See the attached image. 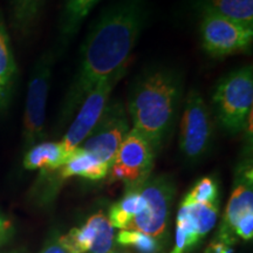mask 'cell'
<instances>
[{
	"instance_id": "6da1fadb",
	"label": "cell",
	"mask_w": 253,
	"mask_h": 253,
	"mask_svg": "<svg viewBox=\"0 0 253 253\" xmlns=\"http://www.w3.org/2000/svg\"><path fill=\"white\" fill-rule=\"evenodd\" d=\"M148 18V0H115L101 12L84 41L78 68L60 106L59 130L100 81L128 65Z\"/></svg>"
},
{
	"instance_id": "7a4b0ae2",
	"label": "cell",
	"mask_w": 253,
	"mask_h": 253,
	"mask_svg": "<svg viewBox=\"0 0 253 253\" xmlns=\"http://www.w3.org/2000/svg\"><path fill=\"white\" fill-rule=\"evenodd\" d=\"M183 100V73L171 66H151L132 80L126 104L131 128L150 142L155 153L175 130Z\"/></svg>"
},
{
	"instance_id": "3957f363",
	"label": "cell",
	"mask_w": 253,
	"mask_h": 253,
	"mask_svg": "<svg viewBox=\"0 0 253 253\" xmlns=\"http://www.w3.org/2000/svg\"><path fill=\"white\" fill-rule=\"evenodd\" d=\"M212 114L231 135L243 131L253 107V68L246 65L219 79L212 93Z\"/></svg>"
},
{
	"instance_id": "277c9868",
	"label": "cell",
	"mask_w": 253,
	"mask_h": 253,
	"mask_svg": "<svg viewBox=\"0 0 253 253\" xmlns=\"http://www.w3.org/2000/svg\"><path fill=\"white\" fill-rule=\"evenodd\" d=\"M178 130L179 151L188 162H199L211 150L216 131L214 116L197 88H190L184 96Z\"/></svg>"
},
{
	"instance_id": "5b68a950",
	"label": "cell",
	"mask_w": 253,
	"mask_h": 253,
	"mask_svg": "<svg viewBox=\"0 0 253 253\" xmlns=\"http://www.w3.org/2000/svg\"><path fill=\"white\" fill-rule=\"evenodd\" d=\"M55 56L54 49L47 50L37 60L32 69L23 120L25 149H30L46 137L47 100L52 84Z\"/></svg>"
},
{
	"instance_id": "8992f818",
	"label": "cell",
	"mask_w": 253,
	"mask_h": 253,
	"mask_svg": "<svg viewBox=\"0 0 253 253\" xmlns=\"http://www.w3.org/2000/svg\"><path fill=\"white\" fill-rule=\"evenodd\" d=\"M131 129L126 104L121 100H110L99 121L80 148L96 157L100 162L112 167L116 154Z\"/></svg>"
},
{
	"instance_id": "52a82bcc",
	"label": "cell",
	"mask_w": 253,
	"mask_h": 253,
	"mask_svg": "<svg viewBox=\"0 0 253 253\" xmlns=\"http://www.w3.org/2000/svg\"><path fill=\"white\" fill-rule=\"evenodd\" d=\"M126 71H128V65H125L110 77L103 79L82 101L75 115L73 116L67 131L60 141L68 157L86 140L91 129L102 116L107 104L110 101V95L114 88L125 78Z\"/></svg>"
},
{
	"instance_id": "ba28073f",
	"label": "cell",
	"mask_w": 253,
	"mask_h": 253,
	"mask_svg": "<svg viewBox=\"0 0 253 253\" xmlns=\"http://www.w3.org/2000/svg\"><path fill=\"white\" fill-rule=\"evenodd\" d=\"M147 201V207L132 219L126 230H135L160 239L169 223L176 185L171 177L158 175L149 177L138 186Z\"/></svg>"
},
{
	"instance_id": "9c48e42d",
	"label": "cell",
	"mask_w": 253,
	"mask_h": 253,
	"mask_svg": "<svg viewBox=\"0 0 253 253\" xmlns=\"http://www.w3.org/2000/svg\"><path fill=\"white\" fill-rule=\"evenodd\" d=\"M155 154L150 142L131 128L110 167L109 183L123 182L128 189L142 185L151 175Z\"/></svg>"
},
{
	"instance_id": "30bf717a",
	"label": "cell",
	"mask_w": 253,
	"mask_h": 253,
	"mask_svg": "<svg viewBox=\"0 0 253 253\" xmlns=\"http://www.w3.org/2000/svg\"><path fill=\"white\" fill-rule=\"evenodd\" d=\"M199 37L207 54L220 59L248 52L252 46L253 28L210 12H201Z\"/></svg>"
},
{
	"instance_id": "8fae6325",
	"label": "cell",
	"mask_w": 253,
	"mask_h": 253,
	"mask_svg": "<svg viewBox=\"0 0 253 253\" xmlns=\"http://www.w3.org/2000/svg\"><path fill=\"white\" fill-rule=\"evenodd\" d=\"M253 212V186H252V166L251 161H246L239 168L237 173V181L232 194L227 202L225 212H224L223 223L218 232V237L221 240L232 244L235 242L233 231L240 218L246 213Z\"/></svg>"
},
{
	"instance_id": "7c38bea8",
	"label": "cell",
	"mask_w": 253,
	"mask_h": 253,
	"mask_svg": "<svg viewBox=\"0 0 253 253\" xmlns=\"http://www.w3.org/2000/svg\"><path fill=\"white\" fill-rule=\"evenodd\" d=\"M17 80V61L4 15L0 11V114L8 109Z\"/></svg>"
},
{
	"instance_id": "4fadbf2b",
	"label": "cell",
	"mask_w": 253,
	"mask_h": 253,
	"mask_svg": "<svg viewBox=\"0 0 253 253\" xmlns=\"http://www.w3.org/2000/svg\"><path fill=\"white\" fill-rule=\"evenodd\" d=\"M109 168L96 157L79 147L69 155L67 162L55 171L59 183L72 177H82L89 181H100L108 176Z\"/></svg>"
},
{
	"instance_id": "5bb4252c",
	"label": "cell",
	"mask_w": 253,
	"mask_h": 253,
	"mask_svg": "<svg viewBox=\"0 0 253 253\" xmlns=\"http://www.w3.org/2000/svg\"><path fill=\"white\" fill-rule=\"evenodd\" d=\"M101 0H63L59 19V47H67Z\"/></svg>"
},
{
	"instance_id": "9a60e30c",
	"label": "cell",
	"mask_w": 253,
	"mask_h": 253,
	"mask_svg": "<svg viewBox=\"0 0 253 253\" xmlns=\"http://www.w3.org/2000/svg\"><path fill=\"white\" fill-rule=\"evenodd\" d=\"M68 155L61 142H39L26 150L23 166L26 170L54 172L67 162Z\"/></svg>"
},
{
	"instance_id": "2e32d148",
	"label": "cell",
	"mask_w": 253,
	"mask_h": 253,
	"mask_svg": "<svg viewBox=\"0 0 253 253\" xmlns=\"http://www.w3.org/2000/svg\"><path fill=\"white\" fill-rule=\"evenodd\" d=\"M198 8L253 28V0H198Z\"/></svg>"
},
{
	"instance_id": "e0dca14e",
	"label": "cell",
	"mask_w": 253,
	"mask_h": 253,
	"mask_svg": "<svg viewBox=\"0 0 253 253\" xmlns=\"http://www.w3.org/2000/svg\"><path fill=\"white\" fill-rule=\"evenodd\" d=\"M147 207V201L140 188L128 189L126 195L109 210V221L113 227L126 230L129 223Z\"/></svg>"
},
{
	"instance_id": "ac0fdd59",
	"label": "cell",
	"mask_w": 253,
	"mask_h": 253,
	"mask_svg": "<svg viewBox=\"0 0 253 253\" xmlns=\"http://www.w3.org/2000/svg\"><path fill=\"white\" fill-rule=\"evenodd\" d=\"M13 30L20 37L30 36L37 26L45 0H8Z\"/></svg>"
},
{
	"instance_id": "d6986e66",
	"label": "cell",
	"mask_w": 253,
	"mask_h": 253,
	"mask_svg": "<svg viewBox=\"0 0 253 253\" xmlns=\"http://www.w3.org/2000/svg\"><path fill=\"white\" fill-rule=\"evenodd\" d=\"M102 211H99L88 218L81 227H75L67 235L58 238L59 244L67 253H87L94 244L99 227V220Z\"/></svg>"
},
{
	"instance_id": "ffe728a7",
	"label": "cell",
	"mask_w": 253,
	"mask_h": 253,
	"mask_svg": "<svg viewBox=\"0 0 253 253\" xmlns=\"http://www.w3.org/2000/svg\"><path fill=\"white\" fill-rule=\"evenodd\" d=\"M177 213L185 217L203 239L216 225L219 213V202L181 205Z\"/></svg>"
},
{
	"instance_id": "44dd1931",
	"label": "cell",
	"mask_w": 253,
	"mask_h": 253,
	"mask_svg": "<svg viewBox=\"0 0 253 253\" xmlns=\"http://www.w3.org/2000/svg\"><path fill=\"white\" fill-rule=\"evenodd\" d=\"M219 202V185L213 177L207 176L201 178L185 195L181 205L196 203H214Z\"/></svg>"
},
{
	"instance_id": "7402d4cb",
	"label": "cell",
	"mask_w": 253,
	"mask_h": 253,
	"mask_svg": "<svg viewBox=\"0 0 253 253\" xmlns=\"http://www.w3.org/2000/svg\"><path fill=\"white\" fill-rule=\"evenodd\" d=\"M116 243L137 250L140 253H158L161 251L160 240L141 231L121 230L116 236Z\"/></svg>"
},
{
	"instance_id": "603a6c76",
	"label": "cell",
	"mask_w": 253,
	"mask_h": 253,
	"mask_svg": "<svg viewBox=\"0 0 253 253\" xmlns=\"http://www.w3.org/2000/svg\"><path fill=\"white\" fill-rule=\"evenodd\" d=\"M202 238L190 221L177 213L176 218V242L172 251L169 253H189L199 244Z\"/></svg>"
},
{
	"instance_id": "cb8c5ba5",
	"label": "cell",
	"mask_w": 253,
	"mask_h": 253,
	"mask_svg": "<svg viewBox=\"0 0 253 253\" xmlns=\"http://www.w3.org/2000/svg\"><path fill=\"white\" fill-rule=\"evenodd\" d=\"M114 252V227L103 212L101 213L99 227L94 244L89 253H113Z\"/></svg>"
},
{
	"instance_id": "d4e9b609",
	"label": "cell",
	"mask_w": 253,
	"mask_h": 253,
	"mask_svg": "<svg viewBox=\"0 0 253 253\" xmlns=\"http://www.w3.org/2000/svg\"><path fill=\"white\" fill-rule=\"evenodd\" d=\"M233 232L242 239L251 240L253 237V212L246 213L240 218Z\"/></svg>"
},
{
	"instance_id": "484cf974",
	"label": "cell",
	"mask_w": 253,
	"mask_h": 253,
	"mask_svg": "<svg viewBox=\"0 0 253 253\" xmlns=\"http://www.w3.org/2000/svg\"><path fill=\"white\" fill-rule=\"evenodd\" d=\"M204 253H233V250L231 248L230 243L217 238L208 246Z\"/></svg>"
},
{
	"instance_id": "4316f807",
	"label": "cell",
	"mask_w": 253,
	"mask_h": 253,
	"mask_svg": "<svg viewBox=\"0 0 253 253\" xmlns=\"http://www.w3.org/2000/svg\"><path fill=\"white\" fill-rule=\"evenodd\" d=\"M41 253H67V252L62 249V246L59 244L58 240H55V242H52L49 243V244H47L45 246V249L41 251Z\"/></svg>"
},
{
	"instance_id": "83f0119b",
	"label": "cell",
	"mask_w": 253,
	"mask_h": 253,
	"mask_svg": "<svg viewBox=\"0 0 253 253\" xmlns=\"http://www.w3.org/2000/svg\"><path fill=\"white\" fill-rule=\"evenodd\" d=\"M12 227H13L12 226V221L0 211V232L12 230Z\"/></svg>"
},
{
	"instance_id": "f1b7e54d",
	"label": "cell",
	"mask_w": 253,
	"mask_h": 253,
	"mask_svg": "<svg viewBox=\"0 0 253 253\" xmlns=\"http://www.w3.org/2000/svg\"><path fill=\"white\" fill-rule=\"evenodd\" d=\"M11 233H12V230L4 231V232H0V245L4 244L6 240H7L9 237H11Z\"/></svg>"
}]
</instances>
